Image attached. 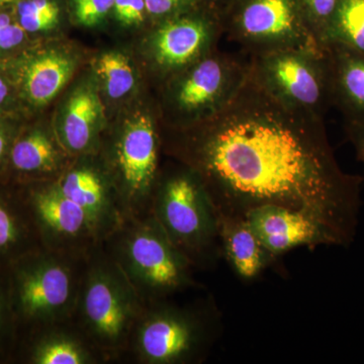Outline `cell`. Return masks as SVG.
I'll return each instance as SVG.
<instances>
[{
  "instance_id": "cell-27",
  "label": "cell",
  "mask_w": 364,
  "mask_h": 364,
  "mask_svg": "<svg viewBox=\"0 0 364 364\" xmlns=\"http://www.w3.org/2000/svg\"><path fill=\"white\" fill-rule=\"evenodd\" d=\"M114 11L124 25H140L147 14L144 0H114Z\"/></svg>"
},
{
  "instance_id": "cell-2",
  "label": "cell",
  "mask_w": 364,
  "mask_h": 364,
  "mask_svg": "<svg viewBox=\"0 0 364 364\" xmlns=\"http://www.w3.org/2000/svg\"><path fill=\"white\" fill-rule=\"evenodd\" d=\"M251 72L273 97L296 111L324 119L332 107L327 49L294 47L250 55Z\"/></svg>"
},
{
  "instance_id": "cell-28",
  "label": "cell",
  "mask_w": 364,
  "mask_h": 364,
  "mask_svg": "<svg viewBox=\"0 0 364 364\" xmlns=\"http://www.w3.org/2000/svg\"><path fill=\"white\" fill-rule=\"evenodd\" d=\"M26 31L14 23L6 14H0V50H9L21 45L26 39Z\"/></svg>"
},
{
  "instance_id": "cell-25",
  "label": "cell",
  "mask_w": 364,
  "mask_h": 364,
  "mask_svg": "<svg viewBox=\"0 0 364 364\" xmlns=\"http://www.w3.org/2000/svg\"><path fill=\"white\" fill-rule=\"evenodd\" d=\"M114 0H73L74 13L81 25H97L114 9Z\"/></svg>"
},
{
  "instance_id": "cell-8",
  "label": "cell",
  "mask_w": 364,
  "mask_h": 364,
  "mask_svg": "<svg viewBox=\"0 0 364 364\" xmlns=\"http://www.w3.org/2000/svg\"><path fill=\"white\" fill-rule=\"evenodd\" d=\"M244 218L275 259L299 247L335 245L322 225L299 210L265 205L254 208Z\"/></svg>"
},
{
  "instance_id": "cell-1",
  "label": "cell",
  "mask_w": 364,
  "mask_h": 364,
  "mask_svg": "<svg viewBox=\"0 0 364 364\" xmlns=\"http://www.w3.org/2000/svg\"><path fill=\"white\" fill-rule=\"evenodd\" d=\"M196 124L183 156L217 214L244 218L265 205L289 208L322 225L335 245L354 240L363 178L340 168L323 117L282 104L250 68L236 97Z\"/></svg>"
},
{
  "instance_id": "cell-16",
  "label": "cell",
  "mask_w": 364,
  "mask_h": 364,
  "mask_svg": "<svg viewBox=\"0 0 364 364\" xmlns=\"http://www.w3.org/2000/svg\"><path fill=\"white\" fill-rule=\"evenodd\" d=\"M36 208L47 226L65 235L80 233L91 217L85 208L66 198L59 189L40 193L36 198Z\"/></svg>"
},
{
  "instance_id": "cell-6",
  "label": "cell",
  "mask_w": 364,
  "mask_h": 364,
  "mask_svg": "<svg viewBox=\"0 0 364 364\" xmlns=\"http://www.w3.org/2000/svg\"><path fill=\"white\" fill-rule=\"evenodd\" d=\"M221 33L219 16L196 6L160 23L151 45L152 57L162 71L179 73L214 51Z\"/></svg>"
},
{
  "instance_id": "cell-31",
  "label": "cell",
  "mask_w": 364,
  "mask_h": 364,
  "mask_svg": "<svg viewBox=\"0 0 364 364\" xmlns=\"http://www.w3.org/2000/svg\"><path fill=\"white\" fill-rule=\"evenodd\" d=\"M198 1L200 6L205 7V9L214 11L220 18V14H221L225 7L228 6V4H229L231 0H198Z\"/></svg>"
},
{
  "instance_id": "cell-18",
  "label": "cell",
  "mask_w": 364,
  "mask_h": 364,
  "mask_svg": "<svg viewBox=\"0 0 364 364\" xmlns=\"http://www.w3.org/2000/svg\"><path fill=\"white\" fill-rule=\"evenodd\" d=\"M334 45L364 56V0H340L325 48Z\"/></svg>"
},
{
  "instance_id": "cell-23",
  "label": "cell",
  "mask_w": 364,
  "mask_h": 364,
  "mask_svg": "<svg viewBox=\"0 0 364 364\" xmlns=\"http://www.w3.org/2000/svg\"><path fill=\"white\" fill-rule=\"evenodd\" d=\"M339 2L340 0H301L309 28L318 44L323 48H325L328 28L334 18Z\"/></svg>"
},
{
  "instance_id": "cell-20",
  "label": "cell",
  "mask_w": 364,
  "mask_h": 364,
  "mask_svg": "<svg viewBox=\"0 0 364 364\" xmlns=\"http://www.w3.org/2000/svg\"><path fill=\"white\" fill-rule=\"evenodd\" d=\"M59 191L66 198L85 208L90 215L102 207L104 188L98 177L88 170L71 172L62 182Z\"/></svg>"
},
{
  "instance_id": "cell-13",
  "label": "cell",
  "mask_w": 364,
  "mask_h": 364,
  "mask_svg": "<svg viewBox=\"0 0 364 364\" xmlns=\"http://www.w3.org/2000/svg\"><path fill=\"white\" fill-rule=\"evenodd\" d=\"M70 289L66 270L48 263L23 274L18 286V301L26 315L40 317L65 305Z\"/></svg>"
},
{
  "instance_id": "cell-5",
  "label": "cell",
  "mask_w": 364,
  "mask_h": 364,
  "mask_svg": "<svg viewBox=\"0 0 364 364\" xmlns=\"http://www.w3.org/2000/svg\"><path fill=\"white\" fill-rule=\"evenodd\" d=\"M250 61L214 50L181 72L171 90V102L184 119L196 124L223 109L241 90L250 73Z\"/></svg>"
},
{
  "instance_id": "cell-32",
  "label": "cell",
  "mask_w": 364,
  "mask_h": 364,
  "mask_svg": "<svg viewBox=\"0 0 364 364\" xmlns=\"http://www.w3.org/2000/svg\"><path fill=\"white\" fill-rule=\"evenodd\" d=\"M9 95V85H6V80L0 76V105L6 102Z\"/></svg>"
},
{
  "instance_id": "cell-30",
  "label": "cell",
  "mask_w": 364,
  "mask_h": 364,
  "mask_svg": "<svg viewBox=\"0 0 364 364\" xmlns=\"http://www.w3.org/2000/svg\"><path fill=\"white\" fill-rule=\"evenodd\" d=\"M349 141L355 149L359 161L364 163V122L363 123L345 124Z\"/></svg>"
},
{
  "instance_id": "cell-22",
  "label": "cell",
  "mask_w": 364,
  "mask_h": 364,
  "mask_svg": "<svg viewBox=\"0 0 364 364\" xmlns=\"http://www.w3.org/2000/svg\"><path fill=\"white\" fill-rule=\"evenodd\" d=\"M16 13L26 33L50 30L58 23L59 9L51 0H20Z\"/></svg>"
},
{
  "instance_id": "cell-29",
  "label": "cell",
  "mask_w": 364,
  "mask_h": 364,
  "mask_svg": "<svg viewBox=\"0 0 364 364\" xmlns=\"http://www.w3.org/2000/svg\"><path fill=\"white\" fill-rule=\"evenodd\" d=\"M18 238L16 219L9 208L0 202V251L11 247Z\"/></svg>"
},
{
  "instance_id": "cell-4",
  "label": "cell",
  "mask_w": 364,
  "mask_h": 364,
  "mask_svg": "<svg viewBox=\"0 0 364 364\" xmlns=\"http://www.w3.org/2000/svg\"><path fill=\"white\" fill-rule=\"evenodd\" d=\"M220 21L223 33L250 55L284 48H323L309 28L301 0H231Z\"/></svg>"
},
{
  "instance_id": "cell-11",
  "label": "cell",
  "mask_w": 364,
  "mask_h": 364,
  "mask_svg": "<svg viewBox=\"0 0 364 364\" xmlns=\"http://www.w3.org/2000/svg\"><path fill=\"white\" fill-rule=\"evenodd\" d=\"M217 215L223 256L239 279L253 282L277 262L245 218Z\"/></svg>"
},
{
  "instance_id": "cell-12",
  "label": "cell",
  "mask_w": 364,
  "mask_h": 364,
  "mask_svg": "<svg viewBox=\"0 0 364 364\" xmlns=\"http://www.w3.org/2000/svg\"><path fill=\"white\" fill-rule=\"evenodd\" d=\"M331 65L332 107L346 123L364 122V56L339 46L326 47Z\"/></svg>"
},
{
  "instance_id": "cell-33",
  "label": "cell",
  "mask_w": 364,
  "mask_h": 364,
  "mask_svg": "<svg viewBox=\"0 0 364 364\" xmlns=\"http://www.w3.org/2000/svg\"><path fill=\"white\" fill-rule=\"evenodd\" d=\"M6 134H4V131L2 130L1 127H0V160L4 157V152H6Z\"/></svg>"
},
{
  "instance_id": "cell-14",
  "label": "cell",
  "mask_w": 364,
  "mask_h": 364,
  "mask_svg": "<svg viewBox=\"0 0 364 364\" xmlns=\"http://www.w3.org/2000/svg\"><path fill=\"white\" fill-rule=\"evenodd\" d=\"M86 317L102 339L114 341L122 336L128 322V310L117 287L105 277L92 279L85 299Z\"/></svg>"
},
{
  "instance_id": "cell-7",
  "label": "cell",
  "mask_w": 364,
  "mask_h": 364,
  "mask_svg": "<svg viewBox=\"0 0 364 364\" xmlns=\"http://www.w3.org/2000/svg\"><path fill=\"white\" fill-rule=\"evenodd\" d=\"M210 340V333L198 318L168 309L155 314L143 326L140 347L151 363H177L196 356Z\"/></svg>"
},
{
  "instance_id": "cell-21",
  "label": "cell",
  "mask_w": 364,
  "mask_h": 364,
  "mask_svg": "<svg viewBox=\"0 0 364 364\" xmlns=\"http://www.w3.org/2000/svg\"><path fill=\"white\" fill-rule=\"evenodd\" d=\"M98 75L105 83L107 95L112 98L123 97L135 85V76L128 58L119 53L102 55L97 64Z\"/></svg>"
},
{
  "instance_id": "cell-26",
  "label": "cell",
  "mask_w": 364,
  "mask_h": 364,
  "mask_svg": "<svg viewBox=\"0 0 364 364\" xmlns=\"http://www.w3.org/2000/svg\"><path fill=\"white\" fill-rule=\"evenodd\" d=\"M146 11L154 18L162 21L186 13L200 6L198 0H144Z\"/></svg>"
},
{
  "instance_id": "cell-19",
  "label": "cell",
  "mask_w": 364,
  "mask_h": 364,
  "mask_svg": "<svg viewBox=\"0 0 364 364\" xmlns=\"http://www.w3.org/2000/svg\"><path fill=\"white\" fill-rule=\"evenodd\" d=\"M11 158L14 166L21 171H47L54 167L56 151L44 134L33 132L14 144Z\"/></svg>"
},
{
  "instance_id": "cell-17",
  "label": "cell",
  "mask_w": 364,
  "mask_h": 364,
  "mask_svg": "<svg viewBox=\"0 0 364 364\" xmlns=\"http://www.w3.org/2000/svg\"><path fill=\"white\" fill-rule=\"evenodd\" d=\"M100 114V104L92 91L82 88L74 93L67 105L64 136L67 145L74 151L87 147Z\"/></svg>"
},
{
  "instance_id": "cell-15",
  "label": "cell",
  "mask_w": 364,
  "mask_h": 364,
  "mask_svg": "<svg viewBox=\"0 0 364 364\" xmlns=\"http://www.w3.org/2000/svg\"><path fill=\"white\" fill-rule=\"evenodd\" d=\"M73 71L70 59L59 54H47L28 64L25 73V90L28 100L45 105L58 95Z\"/></svg>"
},
{
  "instance_id": "cell-3",
  "label": "cell",
  "mask_w": 364,
  "mask_h": 364,
  "mask_svg": "<svg viewBox=\"0 0 364 364\" xmlns=\"http://www.w3.org/2000/svg\"><path fill=\"white\" fill-rule=\"evenodd\" d=\"M159 225L191 262L223 255L217 210L198 173L191 168L170 176L158 196Z\"/></svg>"
},
{
  "instance_id": "cell-34",
  "label": "cell",
  "mask_w": 364,
  "mask_h": 364,
  "mask_svg": "<svg viewBox=\"0 0 364 364\" xmlns=\"http://www.w3.org/2000/svg\"><path fill=\"white\" fill-rule=\"evenodd\" d=\"M18 1V0H0V6H4V4H11V2Z\"/></svg>"
},
{
  "instance_id": "cell-9",
  "label": "cell",
  "mask_w": 364,
  "mask_h": 364,
  "mask_svg": "<svg viewBox=\"0 0 364 364\" xmlns=\"http://www.w3.org/2000/svg\"><path fill=\"white\" fill-rule=\"evenodd\" d=\"M130 256L141 279L157 293L169 294L189 284V261L159 224L136 235Z\"/></svg>"
},
{
  "instance_id": "cell-10",
  "label": "cell",
  "mask_w": 364,
  "mask_h": 364,
  "mask_svg": "<svg viewBox=\"0 0 364 364\" xmlns=\"http://www.w3.org/2000/svg\"><path fill=\"white\" fill-rule=\"evenodd\" d=\"M158 160L154 122L141 114L127 124L119 149V161L124 181L131 191L145 193L154 181Z\"/></svg>"
},
{
  "instance_id": "cell-24",
  "label": "cell",
  "mask_w": 364,
  "mask_h": 364,
  "mask_svg": "<svg viewBox=\"0 0 364 364\" xmlns=\"http://www.w3.org/2000/svg\"><path fill=\"white\" fill-rule=\"evenodd\" d=\"M40 364H79L82 356L73 344L66 341H55L45 345L37 354Z\"/></svg>"
}]
</instances>
